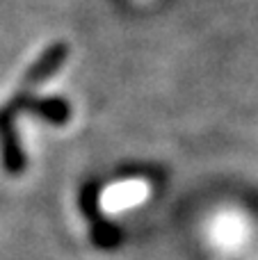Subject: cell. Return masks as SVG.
<instances>
[{"label":"cell","mask_w":258,"mask_h":260,"mask_svg":"<svg viewBox=\"0 0 258 260\" xmlns=\"http://www.w3.org/2000/svg\"><path fill=\"white\" fill-rule=\"evenodd\" d=\"M62 59H64V48H62V46H57V48H53V50H50V53L46 55V57L35 67V71H32L30 80H32V82H35V80H41V78H46L48 73H53L55 69L59 67V62H62Z\"/></svg>","instance_id":"6da1fadb"},{"label":"cell","mask_w":258,"mask_h":260,"mask_svg":"<svg viewBox=\"0 0 258 260\" xmlns=\"http://www.w3.org/2000/svg\"><path fill=\"white\" fill-rule=\"evenodd\" d=\"M137 3H144V0H137Z\"/></svg>","instance_id":"3957f363"},{"label":"cell","mask_w":258,"mask_h":260,"mask_svg":"<svg viewBox=\"0 0 258 260\" xmlns=\"http://www.w3.org/2000/svg\"><path fill=\"white\" fill-rule=\"evenodd\" d=\"M35 110L39 114H44L46 119H50V121H67L69 117V108L62 103V101H39V103H35Z\"/></svg>","instance_id":"7a4b0ae2"}]
</instances>
